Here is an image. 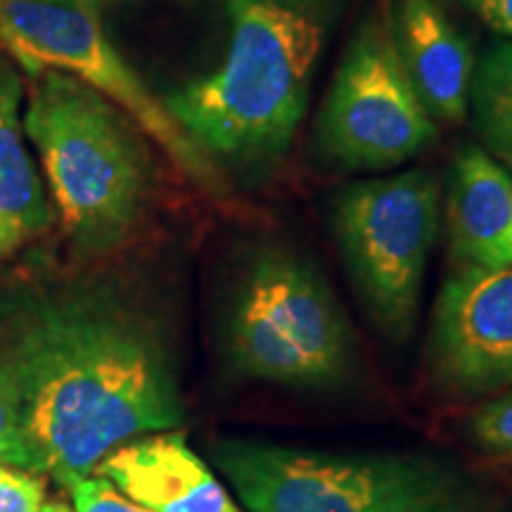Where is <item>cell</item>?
Returning <instances> with one entry per match:
<instances>
[{"instance_id":"20","label":"cell","mask_w":512,"mask_h":512,"mask_svg":"<svg viewBox=\"0 0 512 512\" xmlns=\"http://www.w3.org/2000/svg\"><path fill=\"white\" fill-rule=\"evenodd\" d=\"M41 512H67V508L62 503H46Z\"/></svg>"},{"instance_id":"4","label":"cell","mask_w":512,"mask_h":512,"mask_svg":"<svg viewBox=\"0 0 512 512\" xmlns=\"http://www.w3.org/2000/svg\"><path fill=\"white\" fill-rule=\"evenodd\" d=\"M211 460L247 512H489L470 472L432 453H335L219 439Z\"/></svg>"},{"instance_id":"5","label":"cell","mask_w":512,"mask_h":512,"mask_svg":"<svg viewBox=\"0 0 512 512\" xmlns=\"http://www.w3.org/2000/svg\"><path fill=\"white\" fill-rule=\"evenodd\" d=\"M223 349L233 373L287 389H335L354 366V339L335 292L287 247L261 249L242 268Z\"/></svg>"},{"instance_id":"6","label":"cell","mask_w":512,"mask_h":512,"mask_svg":"<svg viewBox=\"0 0 512 512\" xmlns=\"http://www.w3.org/2000/svg\"><path fill=\"white\" fill-rule=\"evenodd\" d=\"M0 48L29 79L53 69L110 98L159 145L176 169L214 195L226 178L188 138L105 31L102 0H0Z\"/></svg>"},{"instance_id":"2","label":"cell","mask_w":512,"mask_h":512,"mask_svg":"<svg viewBox=\"0 0 512 512\" xmlns=\"http://www.w3.org/2000/svg\"><path fill=\"white\" fill-rule=\"evenodd\" d=\"M230 22L226 57L164 105L188 138L221 166L271 169L302 124L332 0H219Z\"/></svg>"},{"instance_id":"12","label":"cell","mask_w":512,"mask_h":512,"mask_svg":"<svg viewBox=\"0 0 512 512\" xmlns=\"http://www.w3.org/2000/svg\"><path fill=\"white\" fill-rule=\"evenodd\" d=\"M446 223L465 266L512 268V176L482 147H465L451 166Z\"/></svg>"},{"instance_id":"19","label":"cell","mask_w":512,"mask_h":512,"mask_svg":"<svg viewBox=\"0 0 512 512\" xmlns=\"http://www.w3.org/2000/svg\"><path fill=\"white\" fill-rule=\"evenodd\" d=\"M501 36L512 38V0H460Z\"/></svg>"},{"instance_id":"7","label":"cell","mask_w":512,"mask_h":512,"mask_svg":"<svg viewBox=\"0 0 512 512\" xmlns=\"http://www.w3.org/2000/svg\"><path fill=\"white\" fill-rule=\"evenodd\" d=\"M439 219V183L422 169L351 185L335 204L337 245L351 283L394 342H406L415 328Z\"/></svg>"},{"instance_id":"15","label":"cell","mask_w":512,"mask_h":512,"mask_svg":"<svg viewBox=\"0 0 512 512\" xmlns=\"http://www.w3.org/2000/svg\"><path fill=\"white\" fill-rule=\"evenodd\" d=\"M472 434L486 451L512 465V392L479 408L472 418Z\"/></svg>"},{"instance_id":"3","label":"cell","mask_w":512,"mask_h":512,"mask_svg":"<svg viewBox=\"0 0 512 512\" xmlns=\"http://www.w3.org/2000/svg\"><path fill=\"white\" fill-rule=\"evenodd\" d=\"M22 126L74 254L86 261L117 252L150 195L143 128L88 83L53 69L31 79Z\"/></svg>"},{"instance_id":"8","label":"cell","mask_w":512,"mask_h":512,"mask_svg":"<svg viewBox=\"0 0 512 512\" xmlns=\"http://www.w3.org/2000/svg\"><path fill=\"white\" fill-rule=\"evenodd\" d=\"M434 136L437 124L396 50L392 12L380 5L356 29L320 107V155L342 171H392Z\"/></svg>"},{"instance_id":"16","label":"cell","mask_w":512,"mask_h":512,"mask_svg":"<svg viewBox=\"0 0 512 512\" xmlns=\"http://www.w3.org/2000/svg\"><path fill=\"white\" fill-rule=\"evenodd\" d=\"M67 491L72 494L74 512H152L121 494L117 486L102 475L76 479Z\"/></svg>"},{"instance_id":"17","label":"cell","mask_w":512,"mask_h":512,"mask_svg":"<svg viewBox=\"0 0 512 512\" xmlns=\"http://www.w3.org/2000/svg\"><path fill=\"white\" fill-rule=\"evenodd\" d=\"M46 482L34 472L0 465V512H41Z\"/></svg>"},{"instance_id":"14","label":"cell","mask_w":512,"mask_h":512,"mask_svg":"<svg viewBox=\"0 0 512 512\" xmlns=\"http://www.w3.org/2000/svg\"><path fill=\"white\" fill-rule=\"evenodd\" d=\"M470 112L486 147L512 164V41L496 43L475 62Z\"/></svg>"},{"instance_id":"10","label":"cell","mask_w":512,"mask_h":512,"mask_svg":"<svg viewBox=\"0 0 512 512\" xmlns=\"http://www.w3.org/2000/svg\"><path fill=\"white\" fill-rule=\"evenodd\" d=\"M95 475L152 512H242L178 430L145 434L114 448Z\"/></svg>"},{"instance_id":"21","label":"cell","mask_w":512,"mask_h":512,"mask_svg":"<svg viewBox=\"0 0 512 512\" xmlns=\"http://www.w3.org/2000/svg\"><path fill=\"white\" fill-rule=\"evenodd\" d=\"M510 166H512V164H510Z\"/></svg>"},{"instance_id":"13","label":"cell","mask_w":512,"mask_h":512,"mask_svg":"<svg viewBox=\"0 0 512 512\" xmlns=\"http://www.w3.org/2000/svg\"><path fill=\"white\" fill-rule=\"evenodd\" d=\"M24 86L19 69L0 55V266L48 233L55 223L41 171L22 126Z\"/></svg>"},{"instance_id":"11","label":"cell","mask_w":512,"mask_h":512,"mask_svg":"<svg viewBox=\"0 0 512 512\" xmlns=\"http://www.w3.org/2000/svg\"><path fill=\"white\" fill-rule=\"evenodd\" d=\"M392 29L415 93L434 121L460 124L470 112L475 53L439 0H396Z\"/></svg>"},{"instance_id":"1","label":"cell","mask_w":512,"mask_h":512,"mask_svg":"<svg viewBox=\"0 0 512 512\" xmlns=\"http://www.w3.org/2000/svg\"><path fill=\"white\" fill-rule=\"evenodd\" d=\"M0 392L34 472L64 489L114 448L185 420L162 318L119 280L38 249L0 266Z\"/></svg>"},{"instance_id":"18","label":"cell","mask_w":512,"mask_h":512,"mask_svg":"<svg viewBox=\"0 0 512 512\" xmlns=\"http://www.w3.org/2000/svg\"><path fill=\"white\" fill-rule=\"evenodd\" d=\"M0 465L34 472V458H31L27 441H24L22 427H19L17 415L3 392H0Z\"/></svg>"},{"instance_id":"9","label":"cell","mask_w":512,"mask_h":512,"mask_svg":"<svg viewBox=\"0 0 512 512\" xmlns=\"http://www.w3.org/2000/svg\"><path fill=\"white\" fill-rule=\"evenodd\" d=\"M430 361L441 387L491 394L512 387V268L463 266L441 287Z\"/></svg>"}]
</instances>
